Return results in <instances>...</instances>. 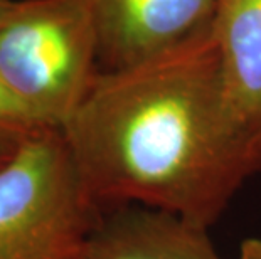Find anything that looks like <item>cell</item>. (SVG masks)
<instances>
[{
	"label": "cell",
	"instance_id": "7",
	"mask_svg": "<svg viewBox=\"0 0 261 259\" xmlns=\"http://www.w3.org/2000/svg\"><path fill=\"white\" fill-rule=\"evenodd\" d=\"M0 125L15 126V128H22V130H34L44 126L9 91V88L4 84L2 79H0Z\"/></svg>",
	"mask_w": 261,
	"mask_h": 259
},
{
	"label": "cell",
	"instance_id": "1",
	"mask_svg": "<svg viewBox=\"0 0 261 259\" xmlns=\"http://www.w3.org/2000/svg\"><path fill=\"white\" fill-rule=\"evenodd\" d=\"M63 135L88 192L209 227L261 172V128L226 88L213 27L172 51L94 76Z\"/></svg>",
	"mask_w": 261,
	"mask_h": 259
},
{
	"label": "cell",
	"instance_id": "9",
	"mask_svg": "<svg viewBox=\"0 0 261 259\" xmlns=\"http://www.w3.org/2000/svg\"><path fill=\"white\" fill-rule=\"evenodd\" d=\"M238 259H261V239L251 238L243 241Z\"/></svg>",
	"mask_w": 261,
	"mask_h": 259
},
{
	"label": "cell",
	"instance_id": "3",
	"mask_svg": "<svg viewBox=\"0 0 261 259\" xmlns=\"http://www.w3.org/2000/svg\"><path fill=\"white\" fill-rule=\"evenodd\" d=\"M99 217L61 128L29 131L0 165V259H77Z\"/></svg>",
	"mask_w": 261,
	"mask_h": 259
},
{
	"label": "cell",
	"instance_id": "6",
	"mask_svg": "<svg viewBox=\"0 0 261 259\" xmlns=\"http://www.w3.org/2000/svg\"><path fill=\"white\" fill-rule=\"evenodd\" d=\"M213 34L232 103L261 128V0H218Z\"/></svg>",
	"mask_w": 261,
	"mask_h": 259
},
{
	"label": "cell",
	"instance_id": "5",
	"mask_svg": "<svg viewBox=\"0 0 261 259\" xmlns=\"http://www.w3.org/2000/svg\"><path fill=\"white\" fill-rule=\"evenodd\" d=\"M77 259H223L207 227L142 206L101 216Z\"/></svg>",
	"mask_w": 261,
	"mask_h": 259
},
{
	"label": "cell",
	"instance_id": "2",
	"mask_svg": "<svg viewBox=\"0 0 261 259\" xmlns=\"http://www.w3.org/2000/svg\"><path fill=\"white\" fill-rule=\"evenodd\" d=\"M98 71L91 0H12L0 14V79L41 125L63 128Z\"/></svg>",
	"mask_w": 261,
	"mask_h": 259
},
{
	"label": "cell",
	"instance_id": "10",
	"mask_svg": "<svg viewBox=\"0 0 261 259\" xmlns=\"http://www.w3.org/2000/svg\"><path fill=\"white\" fill-rule=\"evenodd\" d=\"M10 2H12V0H0V14H2L4 10L9 7V4H10Z\"/></svg>",
	"mask_w": 261,
	"mask_h": 259
},
{
	"label": "cell",
	"instance_id": "4",
	"mask_svg": "<svg viewBox=\"0 0 261 259\" xmlns=\"http://www.w3.org/2000/svg\"><path fill=\"white\" fill-rule=\"evenodd\" d=\"M99 69L145 63L213 27L218 0H91Z\"/></svg>",
	"mask_w": 261,
	"mask_h": 259
},
{
	"label": "cell",
	"instance_id": "8",
	"mask_svg": "<svg viewBox=\"0 0 261 259\" xmlns=\"http://www.w3.org/2000/svg\"><path fill=\"white\" fill-rule=\"evenodd\" d=\"M29 131L32 130H22V128H15V126L0 125V165L7 162V160L17 152L22 140L25 138V135L29 133Z\"/></svg>",
	"mask_w": 261,
	"mask_h": 259
}]
</instances>
